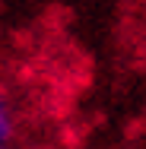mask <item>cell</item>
<instances>
[{
  "label": "cell",
  "mask_w": 146,
  "mask_h": 149,
  "mask_svg": "<svg viewBox=\"0 0 146 149\" xmlns=\"http://www.w3.org/2000/svg\"><path fill=\"white\" fill-rule=\"evenodd\" d=\"M0 149H13V146H6V143H0Z\"/></svg>",
  "instance_id": "cell-2"
},
{
  "label": "cell",
  "mask_w": 146,
  "mask_h": 149,
  "mask_svg": "<svg viewBox=\"0 0 146 149\" xmlns=\"http://www.w3.org/2000/svg\"><path fill=\"white\" fill-rule=\"evenodd\" d=\"M13 130H16L13 111H10V105H6V98L0 95V143H6V140L13 136Z\"/></svg>",
  "instance_id": "cell-1"
}]
</instances>
